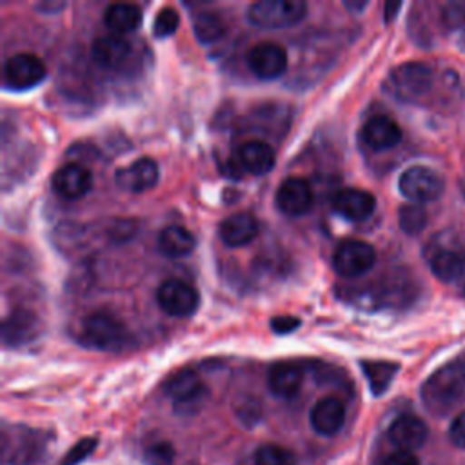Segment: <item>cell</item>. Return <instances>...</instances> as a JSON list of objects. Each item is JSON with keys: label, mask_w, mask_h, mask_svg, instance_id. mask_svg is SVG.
Wrapping results in <instances>:
<instances>
[{"label": "cell", "mask_w": 465, "mask_h": 465, "mask_svg": "<svg viewBox=\"0 0 465 465\" xmlns=\"http://www.w3.org/2000/svg\"><path fill=\"white\" fill-rule=\"evenodd\" d=\"M421 401L436 416L449 414L465 401V363L450 361L434 371L421 385Z\"/></svg>", "instance_id": "6da1fadb"}, {"label": "cell", "mask_w": 465, "mask_h": 465, "mask_svg": "<svg viewBox=\"0 0 465 465\" xmlns=\"http://www.w3.org/2000/svg\"><path fill=\"white\" fill-rule=\"evenodd\" d=\"M80 334L87 347L100 351H118L129 340L125 323L109 311L89 312L82 320Z\"/></svg>", "instance_id": "7a4b0ae2"}, {"label": "cell", "mask_w": 465, "mask_h": 465, "mask_svg": "<svg viewBox=\"0 0 465 465\" xmlns=\"http://www.w3.org/2000/svg\"><path fill=\"white\" fill-rule=\"evenodd\" d=\"M305 13L303 0H258L247 7V20L262 29H282L298 24Z\"/></svg>", "instance_id": "3957f363"}, {"label": "cell", "mask_w": 465, "mask_h": 465, "mask_svg": "<svg viewBox=\"0 0 465 465\" xmlns=\"http://www.w3.org/2000/svg\"><path fill=\"white\" fill-rule=\"evenodd\" d=\"M432 87V71L421 62H405L396 65L385 82L391 96L401 102L421 98Z\"/></svg>", "instance_id": "277c9868"}, {"label": "cell", "mask_w": 465, "mask_h": 465, "mask_svg": "<svg viewBox=\"0 0 465 465\" xmlns=\"http://www.w3.org/2000/svg\"><path fill=\"white\" fill-rule=\"evenodd\" d=\"M443 178L430 167L411 165L398 180L400 193L412 203H427L438 200L443 193Z\"/></svg>", "instance_id": "5b68a950"}, {"label": "cell", "mask_w": 465, "mask_h": 465, "mask_svg": "<svg viewBox=\"0 0 465 465\" xmlns=\"http://www.w3.org/2000/svg\"><path fill=\"white\" fill-rule=\"evenodd\" d=\"M165 394L173 400L174 409L180 414H191L198 411L205 398V385L196 371L182 369L165 381Z\"/></svg>", "instance_id": "8992f818"}, {"label": "cell", "mask_w": 465, "mask_h": 465, "mask_svg": "<svg viewBox=\"0 0 465 465\" xmlns=\"http://www.w3.org/2000/svg\"><path fill=\"white\" fill-rule=\"evenodd\" d=\"M376 262V251L363 240H345L332 254V267L340 276L354 278L365 274Z\"/></svg>", "instance_id": "52a82bcc"}, {"label": "cell", "mask_w": 465, "mask_h": 465, "mask_svg": "<svg viewBox=\"0 0 465 465\" xmlns=\"http://www.w3.org/2000/svg\"><path fill=\"white\" fill-rule=\"evenodd\" d=\"M156 302L165 314L185 318L196 311L200 303V296H198V291L187 282L169 278L160 283L156 291Z\"/></svg>", "instance_id": "ba28073f"}, {"label": "cell", "mask_w": 465, "mask_h": 465, "mask_svg": "<svg viewBox=\"0 0 465 465\" xmlns=\"http://www.w3.org/2000/svg\"><path fill=\"white\" fill-rule=\"evenodd\" d=\"M45 78L44 62L33 53H16L4 64V84L11 89H31Z\"/></svg>", "instance_id": "9c48e42d"}, {"label": "cell", "mask_w": 465, "mask_h": 465, "mask_svg": "<svg viewBox=\"0 0 465 465\" xmlns=\"http://www.w3.org/2000/svg\"><path fill=\"white\" fill-rule=\"evenodd\" d=\"M247 65L258 78H278L287 69V51L276 42H260L249 49Z\"/></svg>", "instance_id": "30bf717a"}, {"label": "cell", "mask_w": 465, "mask_h": 465, "mask_svg": "<svg viewBox=\"0 0 465 465\" xmlns=\"http://www.w3.org/2000/svg\"><path fill=\"white\" fill-rule=\"evenodd\" d=\"M158 178H160L158 165L153 158H147V156H142L133 163L116 169L114 173V183L122 191L133 193V194L153 189L158 183Z\"/></svg>", "instance_id": "8fae6325"}, {"label": "cell", "mask_w": 465, "mask_h": 465, "mask_svg": "<svg viewBox=\"0 0 465 465\" xmlns=\"http://www.w3.org/2000/svg\"><path fill=\"white\" fill-rule=\"evenodd\" d=\"M312 189L311 185L300 178V176H291L285 178L274 196V203L283 213L285 216H302L312 207Z\"/></svg>", "instance_id": "7c38bea8"}, {"label": "cell", "mask_w": 465, "mask_h": 465, "mask_svg": "<svg viewBox=\"0 0 465 465\" xmlns=\"http://www.w3.org/2000/svg\"><path fill=\"white\" fill-rule=\"evenodd\" d=\"M427 262L429 267L432 271V274L445 282L450 283L454 280H458L463 271H465V252L463 249L456 247V245H447V243H430L427 245Z\"/></svg>", "instance_id": "4fadbf2b"}, {"label": "cell", "mask_w": 465, "mask_h": 465, "mask_svg": "<svg viewBox=\"0 0 465 465\" xmlns=\"http://www.w3.org/2000/svg\"><path fill=\"white\" fill-rule=\"evenodd\" d=\"M42 331L40 318L29 309H13L2 322V341L9 347H18L33 341Z\"/></svg>", "instance_id": "5bb4252c"}, {"label": "cell", "mask_w": 465, "mask_h": 465, "mask_svg": "<svg viewBox=\"0 0 465 465\" xmlns=\"http://www.w3.org/2000/svg\"><path fill=\"white\" fill-rule=\"evenodd\" d=\"M51 183L58 196L65 200H78L89 193L93 180L87 167L71 162L54 171Z\"/></svg>", "instance_id": "9a60e30c"}, {"label": "cell", "mask_w": 465, "mask_h": 465, "mask_svg": "<svg viewBox=\"0 0 465 465\" xmlns=\"http://www.w3.org/2000/svg\"><path fill=\"white\" fill-rule=\"evenodd\" d=\"M427 434L429 430L425 421L414 414L398 416L389 425V430H387L389 441L394 447H398V450H407V452L420 449L425 443Z\"/></svg>", "instance_id": "2e32d148"}, {"label": "cell", "mask_w": 465, "mask_h": 465, "mask_svg": "<svg viewBox=\"0 0 465 465\" xmlns=\"http://www.w3.org/2000/svg\"><path fill=\"white\" fill-rule=\"evenodd\" d=\"M376 207V198L365 189H341L332 196V209L351 222L367 220Z\"/></svg>", "instance_id": "e0dca14e"}, {"label": "cell", "mask_w": 465, "mask_h": 465, "mask_svg": "<svg viewBox=\"0 0 465 465\" xmlns=\"http://www.w3.org/2000/svg\"><path fill=\"white\" fill-rule=\"evenodd\" d=\"M274 149L263 140H247L236 151V163L249 174H267L274 167Z\"/></svg>", "instance_id": "ac0fdd59"}, {"label": "cell", "mask_w": 465, "mask_h": 465, "mask_svg": "<svg viewBox=\"0 0 465 465\" xmlns=\"http://www.w3.org/2000/svg\"><path fill=\"white\" fill-rule=\"evenodd\" d=\"M131 44L120 35L98 36L91 45L93 60L104 69H118L131 56Z\"/></svg>", "instance_id": "d6986e66"}, {"label": "cell", "mask_w": 465, "mask_h": 465, "mask_svg": "<svg viewBox=\"0 0 465 465\" xmlns=\"http://www.w3.org/2000/svg\"><path fill=\"white\" fill-rule=\"evenodd\" d=\"M361 136H363V142L371 149L387 151L400 143L401 129L392 118H389L385 114H376L363 124Z\"/></svg>", "instance_id": "ffe728a7"}, {"label": "cell", "mask_w": 465, "mask_h": 465, "mask_svg": "<svg viewBox=\"0 0 465 465\" xmlns=\"http://www.w3.org/2000/svg\"><path fill=\"white\" fill-rule=\"evenodd\" d=\"M309 421L318 434L332 436L341 429L345 421V407L338 398L325 396L311 409Z\"/></svg>", "instance_id": "44dd1931"}, {"label": "cell", "mask_w": 465, "mask_h": 465, "mask_svg": "<svg viewBox=\"0 0 465 465\" xmlns=\"http://www.w3.org/2000/svg\"><path fill=\"white\" fill-rule=\"evenodd\" d=\"M260 225L251 213H234L220 223V238L229 247H242L258 236Z\"/></svg>", "instance_id": "7402d4cb"}, {"label": "cell", "mask_w": 465, "mask_h": 465, "mask_svg": "<svg viewBox=\"0 0 465 465\" xmlns=\"http://www.w3.org/2000/svg\"><path fill=\"white\" fill-rule=\"evenodd\" d=\"M303 381V371L300 365L291 361H280L271 367L267 383L272 394L280 398H292Z\"/></svg>", "instance_id": "603a6c76"}, {"label": "cell", "mask_w": 465, "mask_h": 465, "mask_svg": "<svg viewBox=\"0 0 465 465\" xmlns=\"http://www.w3.org/2000/svg\"><path fill=\"white\" fill-rule=\"evenodd\" d=\"M142 20V11L134 4L127 2H118V4H109L104 11V24L113 35H125L134 31L140 25Z\"/></svg>", "instance_id": "cb8c5ba5"}, {"label": "cell", "mask_w": 465, "mask_h": 465, "mask_svg": "<svg viewBox=\"0 0 465 465\" xmlns=\"http://www.w3.org/2000/svg\"><path fill=\"white\" fill-rule=\"evenodd\" d=\"M158 249L169 258H178L189 254L196 247V238L193 232L182 225H167L158 234Z\"/></svg>", "instance_id": "d4e9b609"}, {"label": "cell", "mask_w": 465, "mask_h": 465, "mask_svg": "<svg viewBox=\"0 0 465 465\" xmlns=\"http://www.w3.org/2000/svg\"><path fill=\"white\" fill-rule=\"evenodd\" d=\"M193 31L200 44H213L225 35V22L216 11H198L193 16Z\"/></svg>", "instance_id": "484cf974"}, {"label": "cell", "mask_w": 465, "mask_h": 465, "mask_svg": "<svg viewBox=\"0 0 465 465\" xmlns=\"http://www.w3.org/2000/svg\"><path fill=\"white\" fill-rule=\"evenodd\" d=\"M398 369L400 367L394 361H361V371L367 376L369 387L374 396H380L389 389Z\"/></svg>", "instance_id": "4316f807"}, {"label": "cell", "mask_w": 465, "mask_h": 465, "mask_svg": "<svg viewBox=\"0 0 465 465\" xmlns=\"http://www.w3.org/2000/svg\"><path fill=\"white\" fill-rule=\"evenodd\" d=\"M398 223L400 229L409 234H420L427 225V211L421 203H405L398 211Z\"/></svg>", "instance_id": "83f0119b"}, {"label": "cell", "mask_w": 465, "mask_h": 465, "mask_svg": "<svg viewBox=\"0 0 465 465\" xmlns=\"http://www.w3.org/2000/svg\"><path fill=\"white\" fill-rule=\"evenodd\" d=\"M254 465H296L294 454L276 443H265L256 449L252 456Z\"/></svg>", "instance_id": "f1b7e54d"}, {"label": "cell", "mask_w": 465, "mask_h": 465, "mask_svg": "<svg viewBox=\"0 0 465 465\" xmlns=\"http://www.w3.org/2000/svg\"><path fill=\"white\" fill-rule=\"evenodd\" d=\"M178 25H180L178 11L171 5H165L156 13V16L153 20V35L156 38H167L176 33Z\"/></svg>", "instance_id": "f546056e"}, {"label": "cell", "mask_w": 465, "mask_h": 465, "mask_svg": "<svg viewBox=\"0 0 465 465\" xmlns=\"http://www.w3.org/2000/svg\"><path fill=\"white\" fill-rule=\"evenodd\" d=\"M143 458L147 465H173L174 447L169 441H156L147 447Z\"/></svg>", "instance_id": "4dcf8cb0"}, {"label": "cell", "mask_w": 465, "mask_h": 465, "mask_svg": "<svg viewBox=\"0 0 465 465\" xmlns=\"http://www.w3.org/2000/svg\"><path fill=\"white\" fill-rule=\"evenodd\" d=\"M441 22L450 31L465 27V2H449L441 7Z\"/></svg>", "instance_id": "1f68e13d"}, {"label": "cell", "mask_w": 465, "mask_h": 465, "mask_svg": "<svg viewBox=\"0 0 465 465\" xmlns=\"http://www.w3.org/2000/svg\"><path fill=\"white\" fill-rule=\"evenodd\" d=\"M96 447V440L94 438H84L80 440L65 456L62 465H78L80 461H84Z\"/></svg>", "instance_id": "d6a6232c"}, {"label": "cell", "mask_w": 465, "mask_h": 465, "mask_svg": "<svg viewBox=\"0 0 465 465\" xmlns=\"http://www.w3.org/2000/svg\"><path fill=\"white\" fill-rule=\"evenodd\" d=\"M134 231H136V223L133 220H116L109 227L107 234L113 242H125L134 234Z\"/></svg>", "instance_id": "836d02e7"}, {"label": "cell", "mask_w": 465, "mask_h": 465, "mask_svg": "<svg viewBox=\"0 0 465 465\" xmlns=\"http://www.w3.org/2000/svg\"><path fill=\"white\" fill-rule=\"evenodd\" d=\"M449 440L452 441L454 447L465 449V411L452 420L449 427Z\"/></svg>", "instance_id": "e575fe53"}, {"label": "cell", "mask_w": 465, "mask_h": 465, "mask_svg": "<svg viewBox=\"0 0 465 465\" xmlns=\"http://www.w3.org/2000/svg\"><path fill=\"white\" fill-rule=\"evenodd\" d=\"M300 327V320L294 316H276L271 320V329L278 334H287Z\"/></svg>", "instance_id": "d590c367"}, {"label": "cell", "mask_w": 465, "mask_h": 465, "mask_svg": "<svg viewBox=\"0 0 465 465\" xmlns=\"http://www.w3.org/2000/svg\"><path fill=\"white\" fill-rule=\"evenodd\" d=\"M383 465H420V461L412 452L398 450V452H392L391 456H387Z\"/></svg>", "instance_id": "8d00e7d4"}, {"label": "cell", "mask_w": 465, "mask_h": 465, "mask_svg": "<svg viewBox=\"0 0 465 465\" xmlns=\"http://www.w3.org/2000/svg\"><path fill=\"white\" fill-rule=\"evenodd\" d=\"M401 9V2H387L383 7V18L385 22H392L398 15V11Z\"/></svg>", "instance_id": "74e56055"}, {"label": "cell", "mask_w": 465, "mask_h": 465, "mask_svg": "<svg viewBox=\"0 0 465 465\" xmlns=\"http://www.w3.org/2000/svg\"><path fill=\"white\" fill-rule=\"evenodd\" d=\"M454 42H456V47H458L461 53H465V27L460 29V31H456Z\"/></svg>", "instance_id": "f35d334b"}, {"label": "cell", "mask_w": 465, "mask_h": 465, "mask_svg": "<svg viewBox=\"0 0 465 465\" xmlns=\"http://www.w3.org/2000/svg\"><path fill=\"white\" fill-rule=\"evenodd\" d=\"M343 5L347 7V9H356V11H361V9H365L367 7V2H363V0H360V2H354V0H349V2H343Z\"/></svg>", "instance_id": "ab89813d"}, {"label": "cell", "mask_w": 465, "mask_h": 465, "mask_svg": "<svg viewBox=\"0 0 465 465\" xmlns=\"http://www.w3.org/2000/svg\"><path fill=\"white\" fill-rule=\"evenodd\" d=\"M65 4H58V2H44V4H40V9H44V11H47V9H54V11H58V9H62Z\"/></svg>", "instance_id": "60d3db41"}]
</instances>
